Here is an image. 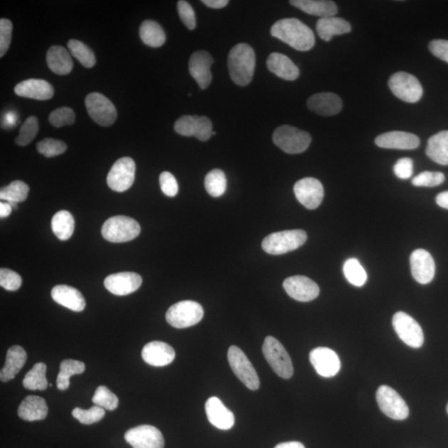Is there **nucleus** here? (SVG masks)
Segmentation results:
<instances>
[{
  "label": "nucleus",
  "mask_w": 448,
  "mask_h": 448,
  "mask_svg": "<svg viewBox=\"0 0 448 448\" xmlns=\"http://www.w3.org/2000/svg\"><path fill=\"white\" fill-rule=\"evenodd\" d=\"M52 298L58 304L73 311H83L85 307V301L82 293L72 286L58 285L51 291Z\"/></svg>",
  "instance_id": "nucleus-26"
},
{
  "label": "nucleus",
  "mask_w": 448,
  "mask_h": 448,
  "mask_svg": "<svg viewBox=\"0 0 448 448\" xmlns=\"http://www.w3.org/2000/svg\"><path fill=\"white\" fill-rule=\"evenodd\" d=\"M13 24L9 19H0V57L7 53L11 43Z\"/></svg>",
  "instance_id": "nucleus-50"
},
{
  "label": "nucleus",
  "mask_w": 448,
  "mask_h": 448,
  "mask_svg": "<svg viewBox=\"0 0 448 448\" xmlns=\"http://www.w3.org/2000/svg\"><path fill=\"white\" fill-rule=\"evenodd\" d=\"M375 142L377 147L392 150H415L420 145L417 135L400 130L377 135Z\"/></svg>",
  "instance_id": "nucleus-22"
},
{
  "label": "nucleus",
  "mask_w": 448,
  "mask_h": 448,
  "mask_svg": "<svg viewBox=\"0 0 448 448\" xmlns=\"http://www.w3.org/2000/svg\"><path fill=\"white\" fill-rule=\"evenodd\" d=\"M351 25L345 19L338 17L321 18L317 21L316 31L320 38L329 42L335 36L351 32Z\"/></svg>",
  "instance_id": "nucleus-31"
},
{
  "label": "nucleus",
  "mask_w": 448,
  "mask_h": 448,
  "mask_svg": "<svg viewBox=\"0 0 448 448\" xmlns=\"http://www.w3.org/2000/svg\"><path fill=\"white\" fill-rule=\"evenodd\" d=\"M70 53L73 56L77 58L83 67L92 68L95 64V57L90 49L85 43L78 41V40L72 39L68 43Z\"/></svg>",
  "instance_id": "nucleus-41"
},
{
  "label": "nucleus",
  "mask_w": 448,
  "mask_h": 448,
  "mask_svg": "<svg viewBox=\"0 0 448 448\" xmlns=\"http://www.w3.org/2000/svg\"><path fill=\"white\" fill-rule=\"evenodd\" d=\"M376 400L381 411L392 420H405L410 415L406 402L390 386H380L376 392Z\"/></svg>",
  "instance_id": "nucleus-11"
},
{
  "label": "nucleus",
  "mask_w": 448,
  "mask_h": 448,
  "mask_svg": "<svg viewBox=\"0 0 448 448\" xmlns=\"http://www.w3.org/2000/svg\"><path fill=\"white\" fill-rule=\"evenodd\" d=\"M204 311L202 306L194 301H183L170 306L166 312V321L177 329L188 328L202 321Z\"/></svg>",
  "instance_id": "nucleus-5"
},
{
  "label": "nucleus",
  "mask_w": 448,
  "mask_h": 448,
  "mask_svg": "<svg viewBox=\"0 0 448 448\" xmlns=\"http://www.w3.org/2000/svg\"><path fill=\"white\" fill-rule=\"evenodd\" d=\"M160 184L162 192L168 197H174L179 192V186L177 180H176L174 176L165 171L161 173L160 176Z\"/></svg>",
  "instance_id": "nucleus-52"
},
{
  "label": "nucleus",
  "mask_w": 448,
  "mask_h": 448,
  "mask_svg": "<svg viewBox=\"0 0 448 448\" xmlns=\"http://www.w3.org/2000/svg\"><path fill=\"white\" fill-rule=\"evenodd\" d=\"M93 404L104 410L114 411L118 409L119 400L108 387L99 386L93 397Z\"/></svg>",
  "instance_id": "nucleus-42"
},
{
  "label": "nucleus",
  "mask_w": 448,
  "mask_h": 448,
  "mask_svg": "<svg viewBox=\"0 0 448 448\" xmlns=\"http://www.w3.org/2000/svg\"><path fill=\"white\" fill-rule=\"evenodd\" d=\"M394 172L397 178L407 179L414 173V161L410 158H402L394 166Z\"/></svg>",
  "instance_id": "nucleus-54"
},
{
  "label": "nucleus",
  "mask_w": 448,
  "mask_h": 448,
  "mask_svg": "<svg viewBox=\"0 0 448 448\" xmlns=\"http://www.w3.org/2000/svg\"><path fill=\"white\" fill-rule=\"evenodd\" d=\"M19 97L45 100L51 99L54 95L53 85L42 79H28L19 83L14 88Z\"/></svg>",
  "instance_id": "nucleus-25"
},
{
  "label": "nucleus",
  "mask_w": 448,
  "mask_h": 448,
  "mask_svg": "<svg viewBox=\"0 0 448 448\" xmlns=\"http://www.w3.org/2000/svg\"><path fill=\"white\" fill-rule=\"evenodd\" d=\"M263 353L276 375L285 380L293 376V361L279 340L273 336L266 337L263 345Z\"/></svg>",
  "instance_id": "nucleus-4"
},
{
  "label": "nucleus",
  "mask_w": 448,
  "mask_h": 448,
  "mask_svg": "<svg viewBox=\"0 0 448 448\" xmlns=\"http://www.w3.org/2000/svg\"><path fill=\"white\" fill-rule=\"evenodd\" d=\"M274 448H306L301 442H283V444H280L276 445Z\"/></svg>",
  "instance_id": "nucleus-59"
},
{
  "label": "nucleus",
  "mask_w": 448,
  "mask_h": 448,
  "mask_svg": "<svg viewBox=\"0 0 448 448\" xmlns=\"http://www.w3.org/2000/svg\"><path fill=\"white\" fill-rule=\"evenodd\" d=\"M436 203L440 206L441 208L448 209V191L442 192L437 196Z\"/></svg>",
  "instance_id": "nucleus-57"
},
{
  "label": "nucleus",
  "mask_w": 448,
  "mask_h": 448,
  "mask_svg": "<svg viewBox=\"0 0 448 448\" xmlns=\"http://www.w3.org/2000/svg\"><path fill=\"white\" fill-rule=\"evenodd\" d=\"M256 55L253 48L246 43L236 44L229 54L228 68L230 77L236 85H248L254 78Z\"/></svg>",
  "instance_id": "nucleus-2"
},
{
  "label": "nucleus",
  "mask_w": 448,
  "mask_h": 448,
  "mask_svg": "<svg viewBox=\"0 0 448 448\" xmlns=\"http://www.w3.org/2000/svg\"><path fill=\"white\" fill-rule=\"evenodd\" d=\"M12 210V206L8 202L0 203V217L2 219L7 218L9 215L11 214Z\"/></svg>",
  "instance_id": "nucleus-58"
},
{
  "label": "nucleus",
  "mask_w": 448,
  "mask_h": 448,
  "mask_svg": "<svg viewBox=\"0 0 448 448\" xmlns=\"http://www.w3.org/2000/svg\"><path fill=\"white\" fill-rule=\"evenodd\" d=\"M140 36L145 44L152 48L162 46L166 40L164 29L153 20H145L140 25Z\"/></svg>",
  "instance_id": "nucleus-34"
},
{
  "label": "nucleus",
  "mask_w": 448,
  "mask_h": 448,
  "mask_svg": "<svg viewBox=\"0 0 448 448\" xmlns=\"http://www.w3.org/2000/svg\"><path fill=\"white\" fill-rule=\"evenodd\" d=\"M142 284V276L129 271L110 275L104 281L105 288L115 296L132 294L137 291Z\"/></svg>",
  "instance_id": "nucleus-19"
},
{
  "label": "nucleus",
  "mask_w": 448,
  "mask_h": 448,
  "mask_svg": "<svg viewBox=\"0 0 448 448\" xmlns=\"http://www.w3.org/2000/svg\"><path fill=\"white\" fill-rule=\"evenodd\" d=\"M204 186L207 192L212 197L218 198L222 196L226 189V179L225 174L221 170H213L206 175Z\"/></svg>",
  "instance_id": "nucleus-40"
},
{
  "label": "nucleus",
  "mask_w": 448,
  "mask_h": 448,
  "mask_svg": "<svg viewBox=\"0 0 448 448\" xmlns=\"http://www.w3.org/2000/svg\"><path fill=\"white\" fill-rule=\"evenodd\" d=\"M290 4L301 11L321 19L334 17L338 13L335 3L327 0H291Z\"/></svg>",
  "instance_id": "nucleus-30"
},
{
  "label": "nucleus",
  "mask_w": 448,
  "mask_h": 448,
  "mask_svg": "<svg viewBox=\"0 0 448 448\" xmlns=\"http://www.w3.org/2000/svg\"><path fill=\"white\" fill-rule=\"evenodd\" d=\"M310 361L317 374L331 377L339 373L341 363L338 355L326 347H318L310 353Z\"/></svg>",
  "instance_id": "nucleus-16"
},
{
  "label": "nucleus",
  "mask_w": 448,
  "mask_h": 448,
  "mask_svg": "<svg viewBox=\"0 0 448 448\" xmlns=\"http://www.w3.org/2000/svg\"><path fill=\"white\" fill-rule=\"evenodd\" d=\"M142 355L145 363L155 367L168 365L175 358L172 346L161 341H152L145 345Z\"/></svg>",
  "instance_id": "nucleus-24"
},
{
  "label": "nucleus",
  "mask_w": 448,
  "mask_h": 448,
  "mask_svg": "<svg viewBox=\"0 0 448 448\" xmlns=\"http://www.w3.org/2000/svg\"><path fill=\"white\" fill-rule=\"evenodd\" d=\"M48 120L54 127L60 128L73 125L75 123V115L73 109L61 108L53 110L49 115Z\"/></svg>",
  "instance_id": "nucleus-46"
},
{
  "label": "nucleus",
  "mask_w": 448,
  "mask_h": 448,
  "mask_svg": "<svg viewBox=\"0 0 448 448\" xmlns=\"http://www.w3.org/2000/svg\"><path fill=\"white\" fill-rule=\"evenodd\" d=\"M273 140L276 147L291 155L304 152L311 142V137L308 132L289 125L276 128Z\"/></svg>",
  "instance_id": "nucleus-6"
},
{
  "label": "nucleus",
  "mask_w": 448,
  "mask_h": 448,
  "mask_svg": "<svg viewBox=\"0 0 448 448\" xmlns=\"http://www.w3.org/2000/svg\"><path fill=\"white\" fill-rule=\"evenodd\" d=\"M271 36L290 45L298 51H309L315 46V34L312 30L298 19L278 20L271 28Z\"/></svg>",
  "instance_id": "nucleus-1"
},
{
  "label": "nucleus",
  "mask_w": 448,
  "mask_h": 448,
  "mask_svg": "<svg viewBox=\"0 0 448 448\" xmlns=\"http://www.w3.org/2000/svg\"><path fill=\"white\" fill-rule=\"evenodd\" d=\"M140 226L135 219L127 216H114L104 223L102 234L110 243H127L137 238Z\"/></svg>",
  "instance_id": "nucleus-7"
},
{
  "label": "nucleus",
  "mask_w": 448,
  "mask_h": 448,
  "mask_svg": "<svg viewBox=\"0 0 448 448\" xmlns=\"http://www.w3.org/2000/svg\"><path fill=\"white\" fill-rule=\"evenodd\" d=\"M283 288L291 298L301 302L313 301L320 294L318 285L305 276H290L284 281Z\"/></svg>",
  "instance_id": "nucleus-17"
},
{
  "label": "nucleus",
  "mask_w": 448,
  "mask_h": 448,
  "mask_svg": "<svg viewBox=\"0 0 448 448\" xmlns=\"http://www.w3.org/2000/svg\"><path fill=\"white\" fill-rule=\"evenodd\" d=\"M294 193L299 202L308 209L319 207L324 199L323 185L311 177L302 179L295 184Z\"/></svg>",
  "instance_id": "nucleus-15"
},
{
  "label": "nucleus",
  "mask_w": 448,
  "mask_h": 448,
  "mask_svg": "<svg viewBox=\"0 0 448 448\" xmlns=\"http://www.w3.org/2000/svg\"><path fill=\"white\" fill-rule=\"evenodd\" d=\"M29 187L23 181H14L0 191V199L6 202H24L28 198Z\"/></svg>",
  "instance_id": "nucleus-38"
},
{
  "label": "nucleus",
  "mask_w": 448,
  "mask_h": 448,
  "mask_svg": "<svg viewBox=\"0 0 448 448\" xmlns=\"http://www.w3.org/2000/svg\"><path fill=\"white\" fill-rule=\"evenodd\" d=\"M105 412L103 407L93 406L90 410H85L80 407H75L72 412L73 416L78 420L80 424L90 425L102 420Z\"/></svg>",
  "instance_id": "nucleus-44"
},
{
  "label": "nucleus",
  "mask_w": 448,
  "mask_h": 448,
  "mask_svg": "<svg viewBox=\"0 0 448 448\" xmlns=\"http://www.w3.org/2000/svg\"><path fill=\"white\" fill-rule=\"evenodd\" d=\"M47 366L43 363L34 365L23 380L25 389L29 390H45L48 385L46 377Z\"/></svg>",
  "instance_id": "nucleus-37"
},
{
  "label": "nucleus",
  "mask_w": 448,
  "mask_h": 448,
  "mask_svg": "<svg viewBox=\"0 0 448 448\" xmlns=\"http://www.w3.org/2000/svg\"><path fill=\"white\" fill-rule=\"evenodd\" d=\"M426 154L435 163L448 165V130H442L429 139Z\"/></svg>",
  "instance_id": "nucleus-33"
},
{
  "label": "nucleus",
  "mask_w": 448,
  "mask_h": 448,
  "mask_svg": "<svg viewBox=\"0 0 448 448\" xmlns=\"http://www.w3.org/2000/svg\"><path fill=\"white\" fill-rule=\"evenodd\" d=\"M306 240L307 234L303 230H285L266 236L261 246L266 254L281 255L299 249Z\"/></svg>",
  "instance_id": "nucleus-3"
},
{
  "label": "nucleus",
  "mask_w": 448,
  "mask_h": 448,
  "mask_svg": "<svg viewBox=\"0 0 448 448\" xmlns=\"http://www.w3.org/2000/svg\"><path fill=\"white\" fill-rule=\"evenodd\" d=\"M445 181V175L442 172L424 171L412 179V184L417 187H435Z\"/></svg>",
  "instance_id": "nucleus-47"
},
{
  "label": "nucleus",
  "mask_w": 448,
  "mask_h": 448,
  "mask_svg": "<svg viewBox=\"0 0 448 448\" xmlns=\"http://www.w3.org/2000/svg\"><path fill=\"white\" fill-rule=\"evenodd\" d=\"M213 135V125L207 117H198L196 120L194 137L201 142H207Z\"/></svg>",
  "instance_id": "nucleus-53"
},
{
  "label": "nucleus",
  "mask_w": 448,
  "mask_h": 448,
  "mask_svg": "<svg viewBox=\"0 0 448 448\" xmlns=\"http://www.w3.org/2000/svg\"><path fill=\"white\" fill-rule=\"evenodd\" d=\"M38 132V120L34 115L25 120L15 142L20 147H26L33 142Z\"/></svg>",
  "instance_id": "nucleus-43"
},
{
  "label": "nucleus",
  "mask_w": 448,
  "mask_h": 448,
  "mask_svg": "<svg viewBox=\"0 0 448 448\" xmlns=\"http://www.w3.org/2000/svg\"><path fill=\"white\" fill-rule=\"evenodd\" d=\"M203 4L209 8L219 9H223L228 5V0H203Z\"/></svg>",
  "instance_id": "nucleus-56"
},
{
  "label": "nucleus",
  "mask_w": 448,
  "mask_h": 448,
  "mask_svg": "<svg viewBox=\"0 0 448 448\" xmlns=\"http://www.w3.org/2000/svg\"><path fill=\"white\" fill-rule=\"evenodd\" d=\"M47 64L53 73L60 75L72 72L73 62L66 48L53 46L48 49L46 56Z\"/></svg>",
  "instance_id": "nucleus-32"
},
{
  "label": "nucleus",
  "mask_w": 448,
  "mask_h": 448,
  "mask_svg": "<svg viewBox=\"0 0 448 448\" xmlns=\"http://www.w3.org/2000/svg\"><path fill=\"white\" fill-rule=\"evenodd\" d=\"M410 266L412 276L417 283L426 285L434 278L436 266L434 259L429 251L416 249L410 256Z\"/></svg>",
  "instance_id": "nucleus-18"
},
{
  "label": "nucleus",
  "mask_w": 448,
  "mask_h": 448,
  "mask_svg": "<svg viewBox=\"0 0 448 448\" xmlns=\"http://www.w3.org/2000/svg\"><path fill=\"white\" fill-rule=\"evenodd\" d=\"M228 360L235 375L248 389L254 391L259 389V375L243 350L231 345L228 351Z\"/></svg>",
  "instance_id": "nucleus-8"
},
{
  "label": "nucleus",
  "mask_w": 448,
  "mask_h": 448,
  "mask_svg": "<svg viewBox=\"0 0 448 448\" xmlns=\"http://www.w3.org/2000/svg\"><path fill=\"white\" fill-rule=\"evenodd\" d=\"M206 415L211 424L221 430H229L234 427L235 417L217 397H211L205 404Z\"/></svg>",
  "instance_id": "nucleus-21"
},
{
  "label": "nucleus",
  "mask_w": 448,
  "mask_h": 448,
  "mask_svg": "<svg viewBox=\"0 0 448 448\" xmlns=\"http://www.w3.org/2000/svg\"><path fill=\"white\" fill-rule=\"evenodd\" d=\"M38 153L51 158L62 155L67 150V145L62 140L46 138L37 144Z\"/></svg>",
  "instance_id": "nucleus-45"
},
{
  "label": "nucleus",
  "mask_w": 448,
  "mask_h": 448,
  "mask_svg": "<svg viewBox=\"0 0 448 448\" xmlns=\"http://www.w3.org/2000/svg\"><path fill=\"white\" fill-rule=\"evenodd\" d=\"M85 367L83 362L75 360H64L60 365V372L57 377V387L59 390H67L70 385V377L83 374Z\"/></svg>",
  "instance_id": "nucleus-36"
},
{
  "label": "nucleus",
  "mask_w": 448,
  "mask_h": 448,
  "mask_svg": "<svg viewBox=\"0 0 448 448\" xmlns=\"http://www.w3.org/2000/svg\"><path fill=\"white\" fill-rule=\"evenodd\" d=\"M389 87L392 94L402 102L416 103L422 98L424 89L420 80L414 75L397 72L389 80Z\"/></svg>",
  "instance_id": "nucleus-9"
},
{
  "label": "nucleus",
  "mask_w": 448,
  "mask_h": 448,
  "mask_svg": "<svg viewBox=\"0 0 448 448\" xmlns=\"http://www.w3.org/2000/svg\"><path fill=\"white\" fill-rule=\"evenodd\" d=\"M343 271L347 281L352 285L355 286H363L368 278L366 271L356 259H350L347 260L343 266Z\"/></svg>",
  "instance_id": "nucleus-39"
},
{
  "label": "nucleus",
  "mask_w": 448,
  "mask_h": 448,
  "mask_svg": "<svg viewBox=\"0 0 448 448\" xmlns=\"http://www.w3.org/2000/svg\"><path fill=\"white\" fill-rule=\"evenodd\" d=\"M22 278L15 271L6 269L0 270V286L10 291H17L22 285Z\"/></svg>",
  "instance_id": "nucleus-48"
},
{
  "label": "nucleus",
  "mask_w": 448,
  "mask_h": 448,
  "mask_svg": "<svg viewBox=\"0 0 448 448\" xmlns=\"http://www.w3.org/2000/svg\"><path fill=\"white\" fill-rule=\"evenodd\" d=\"M27 361V353L23 347L14 345L7 352L5 365L0 372V380L6 382L14 379L22 370Z\"/></svg>",
  "instance_id": "nucleus-29"
},
{
  "label": "nucleus",
  "mask_w": 448,
  "mask_h": 448,
  "mask_svg": "<svg viewBox=\"0 0 448 448\" xmlns=\"http://www.w3.org/2000/svg\"><path fill=\"white\" fill-rule=\"evenodd\" d=\"M177 9L181 21L189 30L194 29L196 27V18L192 6L187 1L180 0L177 4Z\"/></svg>",
  "instance_id": "nucleus-51"
},
{
  "label": "nucleus",
  "mask_w": 448,
  "mask_h": 448,
  "mask_svg": "<svg viewBox=\"0 0 448 448\" xmlns=\"http://www.w3.org/2000/svg\"><path fill=\"white\" fill-rule=\"evenodd\" d=\"M135 176V161L123 157L115 161L108 175V184L115 192H125L132 187Z\"/></svg>",
  "instance_id": "nucleus-13"
},
{
  "label": "nucleus",
  "mask_w": 448,
  "mask_h": 448,
  "mask_svg": "<svg viewBox=\"0 0 448 448\" xmlns=\"http://www.w3.org/2000/svg\"><path fill=\"white\" fill-rule=\"evenodd\" d=\"M51 226L57 238L66 241L73 234L75 221L71 213L67 210H61L53 216Z\"/></svg>",
  "instance_id": "nucleus-35"
},
{
  "label": "nucleus",
  "mask_w": 448,
  "mask_h": 448,
  "mask_svg": "<svg viewBox=\"0 0 448 448\" xmlns=\"http://www.w3.org/2000/svg\"><path fill=\"white\" fill-rule=\"evenodd\" d=\"M214 59L211 55L204 50L195 52L189 58V73L199 85L201 89H206L212 82L211 66Z\"/></svg>",
  "instance_id": "nucleus-20"
},
{
  "label": "nucleus",
  "mask_w": 448,
  "mask_h": 448,
  "mask_svg": "<svg viewBox=\"0 0 448 448\" xmlns=\"http://www.w3.org/2000/svg\"><path fill=\"white\" fill-rule=\"evenodd\" d=\"M307 107L321 117H331L340 113L343 103L338 95L332 93H321L312 95L307 100Z\"/></svg>",
  "instance_id": "nucleus-23"
},
{
  "label": "nucleus",
  "mask_w": 448,
  "mask_h": 448,
  "mask_svg": "<svg viewBox=\"0 0 448 448\" xmlns=\"http://www.w3.org/2000/svg\"><path fill=\"white\" fill-rule=\"evenodd\" d=\"M392 322L396 334L407 345L417 349L424 345V331L412 316L405 312L399 311L392 317Z\"/></svg>",
  "instance_id": "nucleus-10"
},
{
  "label": "nucleus",
  "mask_w": 448,
  "mask_h": 448,
  "mask_svg": "<svg viewBox=\"0 0 448 448\" xmlns=\"http://www.w3.org/2000/svg\"><path fill=\"white\" fill-rule=\"evenodd\" d=\"M266 66L271 73L286 80L298 79L300 75L299 68L286 55L279 53L270 54Z\"/></svg>",
  "instance_id": "nucleus-28"
},
{
  "label": "nucleus",
  "mask_w": 448,
  "mask_h": 448,
  "mask_svg": "<svg viewBox=\"0 0 448 448\" xmlns=\"http://www.w3.org/2000/svg\"><path fill=\"white\" fill-rule=\"evenodd\" d=\"M85 104L90 118L102 127H110L118 118L115 105L103 94L98 93L88 94L85 97Z\"/></svg>",
  "instance_id": "nucleus-12"
},
{
  "label": "nucleus",
  "mask_w": 448,
  "mask_h": 448,
  "mask_svg": "<svg viewBox=\"0 0 448 448\" xmlns=\"http://www.w3.org/2000/svg\"><path fill=\"white\" fill-rule=\"evenodd\" d=\"M430 52L435 57L448 63V41L444 39H435L429 43Z\"/></svg>",
  "instance_id": "nucleus-55"
},
{
  "label": "nucleus",
  "mask_w": 448,
  "mask_h": 448,
  "mask_svg": "<svg viewBox=\"0 0 448 448\" xmlns=\"http://www.w3.org/2000/svg\"><path fill=\"white\" fill-rule=\"evenodd\" d=\"M447 414H448V405L447 406Z\"/></svg>",
  "instance_id": "nucleus-60"
},
{
  "label": "nucleus",
  "mask_w": 448,
  "mask_h": 448,
  "mask_svg": "<svg viewBox=\"0 0 448 448\" xmlns=\"http://www.w3.org/2000/svg\"><path fill=\"white\" fill-rule=\"evenodd\" d=\"M125 439L133 448H164L165 439L161 432L154 426L140 425L125 434Z\"/></svg>",
  "instance_id": "nucleus-14"
},
{
  "label": "nucleus",
  "mask_w": 448,
  "mask_h": 448,
  "mask_svg": "<svg viewBox=\"0 0 448 448\" xmlns=\"http://www.w3.org/2000/svg\"><path fill=\"white\" fill-rule=\"evenodd\" d=\"M197 115H183L176 120L174 130L184 137H194Z\"/></svg>",
  "instance_id": "nucleus-49"
},
{
  "label": "nucleus",
  "mask_w": 448,
  "mask_h": 448,
  "mask_svg": "<svg viewBox=\"0 0 448 448\" xmlns=\"http://www.w3.org/2000/svg\"><path fill=\"white\" fill-rule=\"evenodd\" d=\"M48 407L41 397L30 395L24 400L18 410L20 419L25 421H39L46 419Z\"/></svg>",
  "instance_id": "nucleus-27"
}]
</instances>
